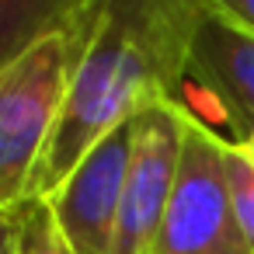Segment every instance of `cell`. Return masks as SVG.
<instances>
[{"instance_id":"cell-2","label":"cell","mask_w":254,"mask_h":254,"mask_svg":"<svg viewBox=\"0 0 254 254\" xmlns=\"http://www.w3.org/2000/svg\"><path fill=\"white\" fill-rule=\"evenodd\" d=\"M77 63L73 39L53 35L0 70V209L28 202Z\"/></svg>"},{"instance_id":"cell-8","label":"cell","mask_w":254,"mask_h":254,"mask_svg":"<svg viewBox=\"0 0 254 254\" xmlns=\"http://www.w3.org/2000/svg\"><path fill=\"white\" fill-rule=\"evenodd\" d=\"M105 14L132 25L160 53V60L171 66V73L181 84L185 42H188V32H191V21L198 14V0H108Z\"/></svg>"},{"instance_id":"cell-3","label":"cell","mask_w":254,"mask_h":254,"mask_svg":"<svg viewBox=\"0 0 254 254\" xmlns=\"http://www.w3.org/2000/svg\"><path fill=\"white\" fill-rule=\"evenodd\" d=\"M223 146L226 139L181 101L178 181L150 254H251L233 216Z\"/></svg>"},{"instance_id":"cell-4","label":"cell","mask_w":254,"mask_h":254,"mask_svg":"<svg viewBox=\"0 0 254 254\" xmlns=\"http://www.w3.org/2000/svg\"><path fill=\"white\" fill-rule=\"evenodd\" d=\"M181 164V101L146 105L132 119V146L112 254H150Z\"/></svg>"},{"instance_id":"cell-12","label":"cell","mask_w":254,"mask_h":254,"mask_svg":"<svg viewBox=\"0 0 254 254\" xmlns=\"http://www.w3.org/2000/svg\"><path fill=\"white\" fill-rule=\"evenodd\" d=\"M105 4H108V0H87V4H84V14H80V21H77V32L70 35V39H73V46H77V56H80V49H84L87 35L94 32V25L101 21Z\"/></svg>"},{"instance_id":"cell-5","label":"cell","mask_w":254,"mask_h":254,"mask_svg":"<svg viewBox=\"0 0 254 254\" xmlns=\"http://www.w3.org/2000/svg\"><path fill=\"white\" fill-rule=\"evenodd\" d=\"M132 146V122L101 139L73 174L42 198L70 247V254H112L122 212V188Z\"/></svg>"},{"instance_id":"cell-10","label":"cell","mask_w":254,"mask_h":254,"mask_svg":"<svg viewBox=\"0 0 254 254\" xmlns=\"http://www.w3.org/2000/svg\"><path fill=\"white\" fill-rule=\"evenodd\" d=\"M18 254H70V247L42 198H28L18 209Z\"/></svg>"},{"instance_id":"cell-14","label":"cell","mask_w":254,"mask_h":254,"mask_svg":"<svg viewBox=\"0 0 254 254\" xmlns=\"http://www.w3.org/2000/svg\"><path fill=\"white\" fill-rule=\"evenodd\" d=\"M240 146H244V150H247V153H251V160H254V136H251V139H244V143H240Z\"/></svg>"},{"instance_id":"cell-6","label":"cell","mask_w":254,"mask_h":254,"mask_svg":"<svg viewBox=\"0 0 254 254\" xmlns=\"http://www.w3.org/2000/svg\"><path fill=\"white\" fill-rule=\"evenodd\" d=\"M181 84H195L216 101L237 143L254 136V35L198 7L185 42Z\"/></svg>"},{"instance_id":"cell-9","label":"cell","mask_w":254,"mask_h":254,"mask_svg":"<svg viewBox=\"0 0 254 254\" xmlns=\"http://www.w3.org/2000/svg\"><path fill=\"white\" fill-rule=\"evenodd\" d=\"M223 157H226L233 216H237V226H240V237H244L247 251L254 254V160L237 139H226Z\"/></svg>"},{"instance_id":"cell-11","label":"cell","mask_w":254,"mask_h":254,"mask_svg":"<svg viewBox=\"0 0 254 254\" xmlns=\"http://www.w3.org/2000/svg\"><path fill=\"white\" fill-rule=\"evenodd\" d=\"M198 7L219 14L223 21L237 25L240 32L254 35V0H198Z\"/></svg>"},{"instance_id":"cell-13","label":"cell","mask_w":254,"mask_h":254,"mask_svg":"<svg viewBox=\"0 0 254 254\" xmlns=\"http://www.w3.org/2000/svg\"><path fill=\"white\" fill-rule=\"evenodd\" d=\"M0 254H18V209H0Z\"/></svg>"},{"instance_id":"cell-1","label":"cell","mask_w":254,"mask_h":254,"mask_svg":"<svg viewBox=\"0 0 254 254\" xmlns=\"http://www.w3.org/2000/svg\"><path fill=\"white\" fill-rule=\"evenodd\" d=\"M178 91L181 84L160 53L132 25L105 14L73 63L70 87L28 198H49L101 139L129 126L146 105L181 101Z\"/></svg>"},{"instance_id":"cell-7","label":"cell","mask_w":254,"mask_h":254,"mask_svg":"<svg viewBox=\"0 0 254 254\" xmlns=\"http://www.w3.org/2000/svg\"><path fill=\"white\" fill-rule=\"evenodd\" d=\"M87 0H0V70L53 35H73Z\"/></svg>"}]
</instances>
